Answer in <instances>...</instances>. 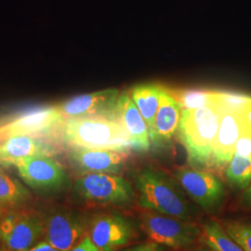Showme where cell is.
<instances>
[{
    "label": "cell",
    "instance_id": "1",
    "mask_svg": "<svg viewBox=\"0 0 251 251\" xmlns=\"http://www.w3.org/2000/svg\"><path fill=\"white\" fill-rule=\"evenodd\" d=\"M222 108L215 102L195 109H183L179 121V138L192 165H209L220 127Z\"/></svg>",
    "mask_w": 251,
    "mask_h": 251
},
{
    "label": "cell",
    "instance_id": "2",
    "mask_svg": "<svg viewBox=\"0 0 251 251\" xmlns=\"http://www.w3.org/2000/svg\"><path fill=\"white\" fill-rule=\"evenodd\" d=\"M61 129L63 141L73 148L125 152L130 148L127 134L117 118H66Z\"/></svg>",
    "mask_w": 251,
    "mask_h": 251
},
{
    "label": "cell",
    "instance_id": "3",
    "mask_svg": "<svg viewBox=\"0 0 251 251\" xmlns=\"http://www.w3.org/2000/svg\"><path fill=\"white\" fill-rule=\"evenodd\" d=\"M140 206L164 215L188 221L196 209L185 195L161 172L145 170L136 179Z\"/></svg>",
    "mask_w": 251,
    "mask_h": 251
},
{
    "label": "cell",
    "instance_id": "4",
    "mask_svg": "<svg viewBox=\"0 0 251 251\" xmlns=\"http://www.w3.org/2000/svg\"><path fill=\"white\" fill-rule=\"evenodd\" d=\"M74 193L81 202L98 206H127L135 196L127 180L109 173L81 175L75 182Z\"/></svg>",
    "mask_w": 251,
    "mask_h": 251
},
{
    "label": "cell",
    "instance_id": "5",
    "mask_svg": "<svg viewBox=\"0 0 251 251\" xmlns=\"http://www.w3.org/2000/svg\"><path fill=\"white\" fill-rule=\"evenodd\" d=\"M44 236L43 215L34 210L8 211L0 222V243L3 251H27Z\"/></svg>",
    "mask_w": 251,
    "mask_h": 251
},
{
    "label": "cell",
    "instance_id": "6",
    "mask_svg": "<svg viewBox=\"0 0 251 251\" xmlns=\"http://www.w3.org/2000/svg\"><path fill=\"white\" fill-rule=\"evenodd\" d=\"M24 182L42 196H55L68 188L70 179L63 166L50 155L28 157L15 165Z\"/></svg>",
    "mask_w": 251,
    "mask_h": 251
},
{
    "label": "cell",
    "instance_id": "7",
    "mask_svg": "<svg viewBox=\"0 0 251 251\" xmlns=\"http://www.w3.org/2000/svg\"><path fill=\"white\" fill-rule=\"evenodd\" d=\"M44 240L61 251H71L89 229L87 213L67 208H55L43 215Z\"/></svg>",
    "mask_w": 251,
    "mask_h": 251
},
{
    "label": "cell",
    "instance_id": "8",
    "mask_svg": "<svg viewBox=\"0 0 251 251\" xmlns=\"http://www.w3.org/2000/svg\"><path fill=\"white\" fill-rule=\"evenodd\" d=\"M142 227L152 242L171 249L189 247L200 234L199 228L193 223L157 212L142 215Z\"/></svg>",
    "mask_w": 251,
    "mask_h": 251
},
{
    "label": "cell",
    "instance_id": "9",
    "mask_svg": "<svg viewBox=\"0 0 251 251\" xmlns=\"http://www.w3.org/2000/svg\"><path fill=\"white\" fill-rule=\"evenodd\" d=\"M175 178L189 198L202 209L211 212L222 205L225 187L213 174L196 169H181L176 172Z\"/></svg>",
    "mask_w": 251,
    "mask_h": 251
},
{
    "label": "cell",
    "instance_id": "10",
    "mask_svg": "<svg viewBox=\"0 0 251 251\" xmlns=\"http://www.w3.org/2000/svg\"><path fill=\"white\" fill-rule=\"evenodd\" d=\"M134 235L132 222L120 213H100L90 220L89 236L102 251H120Z\"/></svg>",
    "mask_w": 251,
    "mask_h": 251
},
{
    "label": "cell",
    "instance_id": "11",
    "mask_svg": "<svg viewBox=\"0 0 251 251\" xmlns=\"http://www.w3.org/2000/svg\"><path fill=\"white\" fill-rule=\"evenodd\" d=\"M58 105L30 110L0 126V141L16 135L44 134L62 128L65 121Z\"/></svg>",
    "mask_w": 251,
    "mask_h": 251
},
{
    "label": "cell",
    "instance_id": "12",
    "mask_svg": "<svg viewBox=\"0 0 251 251\" xmlns=\"http://www.w3.org/2000/svg\"><path fill=\"white\" fill-rule=\"evenodd\" d=\"M119 97V90L115 89L100 90L73 97L58 104V107L65 118H116L115 114Z\"/></svg>",
    "mask_w": 251,
    "mask_h": 251
},
{
    "label": "cell",
    "instance_id": "13",
    "mask_svg": "<svg viewBox=\"0 0 251 251\" xmlns=\"http://www.w3.org/2000/svg\"><path fill=\"white\" fill-rule=\"evenodd\" d=\"M125 151L74 148L69 153L73 167L82 175L88 173H120L127 162Z\"/></svg>",
    "mask_w": 251,
    "mask_h": 251
},
{
    "label": "cell",
    "instance_id": "14",
    "mask_svg": "<svg viewBox=\"0 0 251 251\" xmlns=\"http://www.w3.org/2000/svg\"><path fill=\"white\" fill-rule=\"evenodd\" d=\"M115 117L119 121L127 134L130 148L137 152H146L150 148V135L144 117L134 101L122 93L117 101Z\"/></svg>",
    "mask_w": 251,
    "mask_h": 251
},
{
    "label": "cell",
    "instance_id": "15",
    "mask_svg": "<svg viewBox=\"0 0 251 251\" xmlns=\"http://www.w3.org/2000/svg\"><path fill=\"white\" fill-rule=\"evenodd\" d=\"M244 128L245 126L239 113L222 109L220 127L211 156V164L221 168L229 164L234 154L235 144Z\"/></svg>",
    "mask_w": 251,
    "mask_h": 251
},
{
    "label": "cell",
    "instance_id": "16",
    "mask_svg": "<svg viewBox=\"0 0 251 251\" xmlns=\"http://www.w3.org/2000/svg\"><path fill=\"white\" fill-rule=\"evenodd\" d=\"M56 149L52 145L36 139L32 135L10 136L0 142V166H15L25 158L36 155H52Z\"/></svg>",
    "mask_w": 251,
    "mask_h": 251
},
{
    "label": "cell",
    "instance_id": "17",
    "mask_svg": "<svg viewBox=\"0 0 251 251\" xmlns=\"http://www.w3.org/2000/svg\"><path fill=\"white\" fill-rule=\"evenodd\" d=\"M180 105L169 91L162 88L160 103L154 119L150 139L155 145L170 142L180 121Z\"/></svg>",
    "mask_w": 251,
    "mask_h": 251
},
{
    "label": "cell",
    "instance_id": "18",
    "mask_svg": "<svg viewBox=\"0 0 251 251\" xmlns=\"http://www.w3.org/2000/svg\"><path fill=\"white\" fill-rule=\"evenodd\" d=\"M162 88L155 84H143L134 87L130 92L131 99L147 125L149 135L152 131L154 119L159 107Z\"/></svg>",
    "mask_w": 251,
    "mask_h": 251
},
{
    "label": "cell",
    "instance_id": "19",
    "mask_svg": "<svg viewBox=\"0 0 251 251\" xmlns=\"http://www.w3.org/2000/svg\"><path fill=\"white\" fill-rule=\"evenodd\" d=\"M31 193L17 179H13L0 168V204L15 208L31 199Z\"/></svg>",
    "mask_w": 251,
    "mask_h": 251
},
{
    "label": "cell",
    "instance_id": "20",
    "mask_svg": "<svg viewBox=\"0 0 251 251\" xmlns=\"http://www.w3.org/2000/svg\"><path fill=\"white\" fill-rule=\"evenodd\" d=\"M202 237L204 242L215 251H245L230 237L219 223L210 221L204 226Z\"/></svg>",
    "mask_w": 251,
    "mask_h": 251
},
{
    "label": "cell",
    "instance_id": "21",
    "mask_svg": "<svg viewBox=\"0 0 251 251\" xmlns=\"http://www.w3.org/2000/svg\"><path fill=\"white\" fill-rule=\"evenodd\" d=\"M226 177L231 185L239 189L247 188L251 182V158L234 153L229 162Z\"/></svg>",
    "mask_w": 251,
    "mask_h": 251
},
{
    "label": "cell",
    "instance_id": "22",
    "mask_svg": "<svg viewBox=\"0 0 251 251\" xmlns=\"http://www.w3.org/2000/svg\"><path fill=\"white\" fill-rule=\"evenodd\" d=\"M213 100L220 107L239 113L250 101L251 96L228 91H212Z\"/></svg>",
    "mask_w": 251,
    "mask_h": 251
},
{
    "label": "cell",
    "instance_id": "23",
    "mask_svg": "<svg viewBox=\"0 0 251 251\" xmlns=\"http://www.w3.org/2000/svg\"><path fill=\"white\" fill-rule=\"evenodd\" d=\"M176 100L183 109H195L214 102L213 92L206 90H185L179 93Z\"/></svg>",
    "mask_w": 251,
    "mask_h": 251
},
{
    "label": "cell",
    "instance_id": "24",
    "mask_svg": "<svg viewBox=\"0 0 251 251\" xmlns=\"http://www.w3.org/2000/svg\"><path fill=\"white\" fill-rule=\"evenodd\" d=\"M225 231L245 251H251V225L241 222L225 224Z\"/></svg>",
    "mask_w": 251,
    "mask_h": 251
},
{
    "label": "cell",
    "instance_id": "25",
    "mask_svg": "<svg viewBox=\"0 0 251 251\" xmlns=\"http://www.w3.org/2000/svg\"><path fill=\"white\" fill-rule=\"evenodd\" d=\"M234 153L251 158V130L246 126L235 144Z\"/></svg>",
    "mask_w": 251,
    "mask_h": 251
},
{
    "label": "cell",
    "instance_id": "26",
    "mask_svg": "<svg viewBox=\"0 0 251 251\" xmlns=\"http://www.w3.org/2000/svg\"><path fill=\"white\" fill-rule=\"evenodd\" d=\"M119 251H166V250L161 245H158L156 243L151 241V242L143 243V244Z\"/></svg>",
    "mask_w": 251,
    "mask_h": 251
},
{
    "label": "cell",
    "instance_id": "27",
    "mask_svg": "<svg viewBox=\"0 0 251 251\" xmlns=\"http://www.w3.org/2000/svg\"><path fill=\"white\" fill-rule=\"evenodd\" d=\"M71 251H102L92 242L89 235H85Z\"/></svg>",
    "mask_w": 251,
    "mask_h": 251
},
{
    "label": "cell",
    "instance_id": "28",
    "mask_svg": "<svg viewBox=\"0 0 251 251\" xmlns=\"http://www.w3.org/2000/svg\"><path fill=\"white\" fill-rule=\"evenodd\" d=\"M244 126L251 130V101L239 112Z\"/></svg>",
    "mask_w": 251,
    "mask_h": 251
},
{
    "label": "cell",
    "instance_id": "29",
    "mask_svg": "<svg viewBox=\"0 0 251 251\" xmlns=\"http://www.w3.org/2000/svg\"><path fill=\"white\" fill-rule=\"evenodd\" d=\"M61 251L57 249L53 248L51 245H50L49 243L45 241V240H42L40 242L38 243L37 245H36L35 247H33L32 249H30L29 251Z\"/></svg>",
    "mask_w": 251,
    "mask_h": 251
},
{
    "label": "cell",
    "instance_id": "30",
    "mask_svg": "<svg viewBox=\"0 0 251 251\" xmlns=\"http://www.w3.org/2000/svg\"><path fill=\"white\" fill-rule=\"evenodd\" d=\"M244 201L246 202L247 205L251 206V183L250 184V187L247 190L245 196H244Z\"/></svg>",
    "mask_w": 251,
    "mask_h": 251
},
{
    "label": "cell",
    "instance_id": "31",
    "mask_svg": "<svg viewBox=\"0 0 251 251\" xmlns=\"http://www.w3.org/2000/svg\"><path fill=\"white\" fill-rule=\"evenodd\" d=\"M7 212H8V207H6V206H4L0 204V222L3 219V217L6 215Z\"/></svg>",
    "mask_w": 251,
    "mask_h": 251
},
{
    "label": "cell",
    "instance_id": "32",
    "mask_svg": "<svg viewBox=\"0 0 251 251\" xmlns=\"http://www.w3.org/2000/svg\"><path fill=\"white\" fill-rule=\"evenodd\" d=\"M213 251V250H212V251H208V250H199V251Z\"/></svg>",
    "mask_w": 251,
    "mask_h": 251
}]
</instances>
